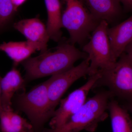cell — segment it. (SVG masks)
<instances>
[{
    "mask_svg": "<svg viewBox=\"0 0 132 132\" xmlns=\"http://www.w3.org/2000/svg\"><path fill=\"white\" fill-rule=\"evenodd\" d=\"M13 27L23 35L27 40L38 45L41 53L47 50L50 39L46 27L40 19L37 17L23 19L14 23Z\"/></svg>",
    "mask_w": 132,
    "mask_h": 132,
    "instance_id": "obj_9",
    "label": "cell"
},
{
    "mask_svg": "<svg viewBox=\"0 0 132 132\" xmlns=\"http://www.w3.org/2000/svg\"><path fill=\"white\" fill-rule=\"evenodd\" d=\"M12 103L16 110L26 114L36 132H42L45 123L54 113L48 97L47 80L28 92L16 93Z\"/></svg>",
    "mask_w": 132,
    "mask_h": 132,
    "instance_id": "obj_3",
    "label": "cell"
},
{
    "mask_svg": "<svg viewBox=\"0 0 132 132\" xmlns=\"http://www.w3.org/2000/svg\"><path fill=\"white\" fill-rule=\"evenodd\" d=\"M90 61L88 57L78 65L69 70L52 76L47 80L48 97L52 109L55 108L67 90L77 80L88 75Z\"/></svg>",
    "mask_w": 132,
    "mask_h": 132,
    "instance_id": "obj_8",
    "label": "cell"
},
{
    "mask_svg": "<svg viewBox=\"0 0 132 132\" xmlns=\"http://www.w3.org/2000/svg\"><path fill=\"white\" fill-rule=\"evenodd\" d=\"M40 51L39 46L28 41L19 42H3L0 45V51L5 52L13 62L14 67L26 60L36 51Z\"/></svg>",
    "mask_w": 132,
    "mask_h": 132,
    "instance_id": "obj_13",
    "label": "cell"
},
{
    "mask_svg": "<svg viewBox=\"0 0 132 132\" xmlns=\"http://www.w3.org/2000/svg\"><path fill=\"white\" fill-rule=\"evenodd\" d=\"M113 132H132V119L126 109L111 99L108 104Z\"/></svg>",
    "mask_w": 132,
    "mask_h": 132,
    "instance_id": "obj_15",
    "label": "cell"
},
{
    "mask_svg": "<svg viewBox=\"0 0 132 132\" xmlns=\"http://www.w3.org/2000/svg\"><path fill=\"white\" fill-rule=\"evenodd\" d=\"M113 97L109 90L98 92L86 100L64 124L54 129L45 128L42 132H94L99 124L108 117L109 102Z\"/></svg>",
    "mask_w": 132,
    "mask_h": 132,
    "instance_id": "obj_2",
    "label": "cell"
},
{
    "mask_svg": "<svg viewBox=\"0 0 132 132\" xmlns=\"http://www.w3.org/2000/svg\"><path fill=\"white\" fill-rule=\"evenodd\" d=\"M100 76L98 72L90 76L85 84L69 94L60 101V106L55 111L49 126L54 129L64 124L71 116L79 109L87 100L88 93Z\"/></svg>",
    "mask_w": 132,
    "mask_h": 132,
    "instance_id": "obj_7",
    "label": "cell"
},
{
    "mask_svg": "<svg viewBox=\"0 0 132 132\" xmlns=\"http://www.w3.org/2000/svg\"><path fill=\"white\" fill-rule=\"evenodd\" d=\"M2 78L0 76V114L2 112V111H3V109L2 105L1 103V80Z\"/></svg>",
    "mask_w": 132,
    "mask_h": 132,
    "instance_id": "obj_22",
    "label": "cell"
},
{
    "mask_svg": "<svg viewBox=\"0 0 132 132\" xmlns=\"http://www.w3.org/2000/svg\"><path fill=\"white\" fill-rule=\"evenodd\" d=\"M108 24L102 21L92 32L90 40L83 45L82 51L87 54L90 60L88 75L92 76L111 68L115 64L108 35Z\"/></svg>",
    "mask_w": 132,
    "mask_h": 132,
    "instance_id": "obj_6",
    "label": "cell"
},
{
    "mask_svg": "<svg viewBox=\"0 0 132 132\" xmlns=\"http://www.w3.org/2000/svg\"><path fill=\"white\" fill-rule=\"evenodd\" d=\"M26 81L20 71L14 66L11 70L2 78L1 103L3 111H12L13 98L20 90L25 91Z\"/></svg>",
    "mask_w": 132,
    "mask_h": 132,
    "instance_id": "obj_11",
    "label": "cell"
},
{
    "mask_svg": "<svg viewBox=\"0 0 132 132\" xmlns=\"http://www.w3.org/2000/svg\"><path fill=\"white\" fill-rule=\"evenodd\" d=\"M125 53L132 59V40L126 48Z\"/></svg>",
    "mask_w": 132,
    "mask_h": 132,
    "instance_id": "obj_20",
    "label": "cell"
},
{
    "mask_svg": "<svg viewBox=\"0 0 132 132\" xmlns=\"http://www.w3.org/2000/svg\"><path fill=\"white\" fill-rule=\"evenodd\" d=\"M16 12L12 0H0V32L9 26Z\"/></svg>",
    "mask_w": 132,
    "mask_h": 132,
    "instance_id": "obj_17",
    "label": "cell"
},
{
    "mask_svg": "<svg viewBox=\"0 0 132 132\" xmlns=\"http://www.w3.org/2000/svg\"><path fill=\"white\" fill-rule=\"evenodd\" d=\"M47 14L46 28L50 39L56 42L61 40L62 28V7L60 0H44Z\"/></svg>",
    "mask_w": 132,
    "mask_h": 132,
    "instance_id": "obj_14",
    "label": "cell"
},
{
    "mask_svg": "<svg viewBox=\"0 0 132 132\" xmlns=\"http://www.w3.org/2000/svg\"><path fill=\"white\" fill-rule=\"evenodd\" d=\"M107 32L113 55L117 61L132 40V15L120 24L108 28Z\"/></svg>",
    "mask_w": 132,
    "mask_h": 132,
    "instance_id": "obj_10",
    "label": "cell"
},
{
    "mask_svg": "<svg viewBox=\"0 0 132 132\" xmlns=\"http://www.w3.org/2000/svg\"><path fill=\"white\" fill-rule=\"evenodd\" d=\"M62 28L69 34V42L85 45L101 21L94 18L83 0H61Z\"/></svg>",
    "mask_w": 132,
    "mask_h": 132,
    "instance_id": "obj_4",
    "label": "cell"
},
{
    "mask_svg": "<svg viewBox=\"0 0 132 132\" xmlns=\"http://www.w3.org/2000/svg\"><path fill=\"white\" fill-rule=\"evenodd\" d=\"M31 132H36L34 130H32V131H31Z\"/></svg>",
    "mask_w": 132,
    "mask_h": 132,
    "instance_id": "obj_23",
    "label": "cell"
},
{
    "mask_svg": "<svg viewBox=\"0 0 132 132\" xmlns=\"http://www.w3.org/2000/svg\"><path fill=\"white\" fill-rule=\"evenodd\" d=\"M127 104L125 106V109L127 110L128 112H130L132 115V102H127Z\"/></svg>",
    "mask_w": 132,
    "mask_h": 132,
    "instance_id": "obj_21",
    "label": "cell"
},
{
    "mask_svg": "<svg viewBox=\"0 0 132 132\" xmlns=\"http://www.w3.org/2000/svg\"><path fill=\"white\" fill-rule=\"evenodd\" d=\"M87 57L86 53L65 41L53 51L47 50L38 56L29 57L21 64L26 71L25 80L29 81L68 71L74 67L76 61Z\"/></svg>",
    "mask_w": 132,
    "mask_h": 132,
    "instance_id": "obj_1",
    "label": "cell"
},
{
    "mask_svg": "<svg viewBox=\"0 0 132 132\" xmlns=\"http://www.w3.org/2000/svg\"><path fill=\"white\" fill-rule=\"evenodd\" d=\"M27 1V0H12V3L15 9L17 12L19 8Z\"/></svg>",
    "mask_w": 132,
    "mask_h": 132,
    "instance_id": "obj_19",
    "label": "cell"
},
{
    "mask_svg": "<svg viewBox=\"0 0 132 132\" xmlns=\"http://www.w3.org/2000/svg\"><path fill=\"white\" fill-rule=\"evenodd\" d=\"M2 132H31L34 130L31 123L12 111H3L0 114Z\"/></svg>",
    "mask_w": 132,
    "mask_h": 132,
    "instance_id": "obj_16",
    "label": "cell"
},
{
    "mask_svg": "<svg viewBox=\"0 0 132 132\" xmlns=\"http://www.w3.org/2000/svg\"><path fill=\"white\" fill-rule=\"evenodd\" d=\"M92 15L100 21L112 24L120 16L123 9L118 0H83Z\"/></svg>",
    "mask_w": 132,
    "mask_h": 132,
    "instance_id": "obj_12",
    "label": "cell"
},
{
    "mask_svg": "<svg viewBox=\"0 0 132 132\" xmlns=\"http://www.w3.org/2000/svg\"><path fill=\"white\" fill-rule=\"evenodd\" d=\"M127 12H132V0H118Z\"/></svg>",
    "mask_w": 132,
    "mask_h": 132,
    "instance_id": "obj_18",
    "label": "cell"
},
{
    "mask_svg": "<svg viewBox=\"0 0 132 132\" xmlns=\"http://www.w3.org/2000/svg\"><path fill=\"white\" fill-rule=\"evenodd\" d=\"M93 89L108 87L114 96L132 102V59L124 53L110 68L99 71Z\"/></svg>",
    "mask_w": 132,
    "mask_h": 132,
    "instance_id": "obj_5",
    "label": "cell"
}]
</instances>
